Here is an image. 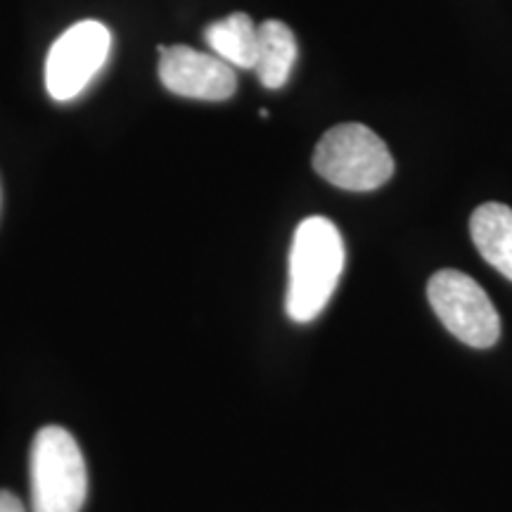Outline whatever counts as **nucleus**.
<instances>
[{"label": "nucleus", "instance_id": "0eeeda50", "mask_svg": "<svg viewBox=\"0 0 512 512\" xmlns=\"http://www.w3.org/2000/svg\"><path fill=\"white\" fill-rule=\"evenodd\" d=\"M470 235L486 264L512 280V209L498 202L477 207L470 219Z\"/></svg>", "mask_w": 512, "mask_h": 512}, {"label": "nucleus", "instance_id": "f257e3e1", "mask_svg": "<svg viewBox=\"0 0 512 512\" xmlns=\"http://www.w3.org/2000/svg\"><path fill=\"white\" fill-rule=\"evenodd\" d=\"M344 271V240L325 216H311L294 230L285 311L294 323H311L325 311Z\"/></svg>", "mask_w": 512, "mask_h": 512}, {"label": "nucleus", "instance_id": "20e7f679", "mask_svg": "<svg viewBox=\"0 0 512 512\" xmlns=\"http://www.w3.org/2000/svg\"><path fill=\"white\" fill-rule=\"evenodd\" d=\"M427 299L444 328L467 347L489 349L501 337V318L489 294L470 275L444 268L427 283Z\"/></svg>", "mask_w": 512, "mask_h": 512}, {"label": "nucleus", "instance_id": "423d86ee", "mask_svg": "<svg viewBox=\"0 0 512 512\" xmlns=\"http://www.w3.org/2000/svg\"><path fill=\"white\" fill-rule=\"evenodd\" d=\"M159 81L166 91L190 100L221 102L238 88L235 67L190 46H159Z\"/></svg>", "mask_w": 512, "mask_h": 512}, {"label": "nucleus", "instance_id": "1a4fd4ad", "mask_svg": "<svg viewBox=\"0 0 512 512\" xmlns=\"http://www.w3.org/2000/svg\"><path fill=\"white\" fill-rule=\"evenodd\" d=\"M297 38L287 24L278 19H266L259 24V62L256 76L268 91H278L290 79L297 62Z\"/></svg>", "mask_w": 512, "mask_h": 512}, {"label": "nucleus", "instance_id": "9d476101", "mask_svg": "<svg viewBox=\"0 0 512 512\" xmlns=\"http://www.w3.org/2000/svg\"><path fill=\"white\" fill-rule=\"evenodd\" d=\"M0 512H27L24 503L10 491H0Z\"/></svg>", "mask_w": 512, "mask_h": 512}, {"label": "nucleus", "instance_id": "7ed1b4c3", "mask_svg": "<svg viewBox=\"0 0 512 512\" xmlns=\"http://www.w3.org/2000/svg\"><path fill=\"white\" fill-rule=\"evenodd\" d=\"M313 169L335 188L370 192L394 176V159L384 140L368 126L339 124L320 138Z\"/></svg>", "mask_w": 512, "mask_h": 512}, {"label": "nucleus", "instance_id": "39448f33", "mask_svg": "<svg viewBox=\"0 0 512 512\" xmlns=\"http://www.w3.org/2000/svg\"><path fill=\"white\" fill-rule=\"evenodd\" d=\"M112 50V31L95 19L69 27L50 46L46 57V91L57 102H69L86 91L102 72Z\"/></svg>", "mask_w": 512, "mask_h": 512}, {"label": "nucleus", "instance_id": "f03ea898", "mask_svg": "<svg viewBox=\"0 0 512 512\" xmlns=\"http://www.w3.org/2000/svg\"><path fill=\"white\" fill-rule=\"evenodd\" d=\"M31 510L81 512L88 494L86 460L76 439L62 427H43L31 444Z\"/></svg>", "mask_w": 512, "mask_h": 512}, {"label": "nucleus", "instance_id": "6e6552de", "mask_svg": "<svg viewBox=\"0 0 512 512\" xmlns=\"http://www.w3.org/2000/svg\"><path fill=\"white\" fill-rule=\"evenodd\" d=\"M204 41L214 50V55L228 62L230 67L256 69V62H259V27L245 12H233V15L209 24L207 31H204Z\"/></svg>", "mask_w": 512, "mask_h": 512}]
</instances>
